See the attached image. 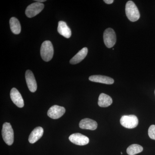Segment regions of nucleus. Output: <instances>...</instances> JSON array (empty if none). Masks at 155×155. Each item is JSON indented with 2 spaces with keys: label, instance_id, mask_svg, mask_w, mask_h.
I'll list each match as a JSON object with an SVG mask.
<instances>
[{
  "label": "nucleus",
  "instance_id": "nucleus-2",
  "mask_svg": "<svg viewBox=\"0 0 155 155\" xmlns=\"http://www.w3.org/2000/svg\"><path fill=\"white\" fill-rule=\"evenodd\" d=\"M54 47L51 42L46 41L42 44L40 53L42 59L46 62H48L52 59L54 55Z\"/></svg>",
  "mask_w": 155,
  "mask_h": 155
},
{
  "label": "nucleus",
  "instance_id": "nucleus-3",
  "mask_svg": "<svg viewBox=\"0 0 155 155\" xmlns=\"http://www.w3.org/2000/svg\"><path fill=\"white\" fill-rule=\"evenodd\" d=\"M2 135L6 144L9 146L13 144L14 141V132L10 123L5 122L3 124Z\"/></svg>",
  "mask_w": 155,
  "mask_h": 155
},
{
  "label": "nucleus",
  "instance_id": "nucleus-23",
  "mask_svg": "<svg viewBox=\"0 0 155 155\" xmlns=\"http://www.w3.org/2000/svg\"></svg>",
  "mask_w": 155,
  "mask_h": 155
},
{
  "label": "nucleus",
  "instance_id": "nucleus-19",
  "mask_svg": "<svg viewBox=\"0 0 155 155\" xmlns=\"http://www.w3.org/2000/svg\"><path fill=\"white\" fill-rule=\"evenodd\" d=\"M148 135L150 138L155 140V125L150 126L148 130Z\"/></svg>",
  "mask_w": 155,
  "mask_h": 155
},
{
  "label": "nucleus",
  "instance_id": "nucleus-5",
  "mask_svg": "<svg viewBox=\"0 0 155 155\" xmlns=\"http://www.w3.org/2000/svg\"><path fill=\"white\" fill-rule=\"evenodd\" d=\"M44 8V5L42 3L35 2L28 5L25 10V14L28 18L35 17L39 14Z\"/></svg>",
  "mask_w": 155,
  "mask_h": 155
},
{
  "label": "nucleus",
  "instance_id": "nucleus-17",
  "mask_svg": "<svg viewBox=\"0 0 155 155\" xmlns=\"http://www.w3.org/2000/svg\"><path fill=\"white\" fill-rule=\"evenodd\" d=\"M10 28L12 32L14 34H19L21 32V27L18 19L13 17L10 20Z\"/></svg>",
  "mask_w": 155,
  "mask_h": 155
},
{
  "label": "nucleus",
  "instance_id": "nucleus-8",
  "mask_svg": "<svg viewBox=\"0 0 155 155\" xmlns=\"http://www.w3.org/2000/svg\"><path fill=\"white\" fill-rule=\"evenodd\" d=\"M66 110L64 107L58 105L52 106L48 111V115L51 119H56L61 118L65 114Z\"/></svg>",
  "mask_w": 155,
  "mask_h": 155
},
{
  "label": "nucleus",
  "instance_id": "nucleus-21",
  "mask_svg": "<svg viewBox=\"0 0 155 155\" xmlns=\"http://www.w3.org/2000/svg\"><path fill=\"white\" fill-rule=\"evenodd\" d=\"M35 1L39 3L44 2H46L45 0H35Z\"/></svg>",
  "mask_w": 155,
  "mask_h": 155
},
{
  "label": "nucleus",
  "instance_id": "nucleus-1",
  "mask_svg": "<svg viewBox=\"0 0 155 155\" xmlns=\"http://www.w3.org/2000/svg\"><path fill=\"white\" fill-rule=\"evenodd\" d=\"M126 16L131 22H136L139 19L140 14L137 7L133 2L129 1L125 5Z\"/></svg>",
  "mask_w": 155,
  "mask_h": 155
},
{
  "label": "nucleus",
  "instance_id": "nucleus-9",
  "mask_svg": "<svg viewBox=\"0 0 155 155\" xmlns=\"http://www.w3.org/2000/svg\"><path fill=\"white\" fill-rule=\"evenodd\" d=\"M25 80L28 89L31 92H35L37 89V84L33 73L30 70H27L25 72Z\"/></svg>",
  "mask_w": 155,
  "mask_h": 155
},
{
  "label": "nucleus",
  "instance_id": "nucleus-10",
  "mask_svg": "<svg viewBox=\"0 0 155 155\" xmlns=\"http://www.w3.org/2000/svg\"><path fill=\"white\" fill-rule=\"evenodd\" d=\"M10 96L12 101L18 107L22 108L24 107V101L17 89L14 87L12 88L10 92Z\"/></svg>",
  "mask_w": 155,
  "mask_h": 155
},
{
  "label": "nucleus",
  "instance_id": "nucleus-20",
  "mask_svg": "<svg viewBox=\"0 0 155 155\" xmlns=\"http://www.w3.org/2000/svg\"><path fill=\"white\" fill-rule=\"evenodd\" d=\"M104 2L106 4L110 5V4H112L114 2V0H104Z\"/></svg>",
  "mask_w": 155,
  "mask_h": 155
},
{
  "label": "nucleus",
  "instance_id": "nucleus-4",
  "mask_svg": "<svg viewBox=\"0 0 155 155\" xmlns=\"http://www.w3.org/2000/svg\"><path fill=\"white\" fill-rule=\"evenodd\" d=\"M121 125L129 129H132L137 126L138 119L135 115H125L121 117L120 120Z\"/></svg>",
  "mask_w": 155,
  "mask_h": 155
},
{
  "label": "nucleus",
  "instance_id": "nucleus-6",
  "mask_svg": "<svg viewBox=\"0 0 155 155\" xmlns=\"http://www.w3.org/2000/svg\"><path fill=\"white\" fill-rule=\"evenodd\" d=\"M104 41L105 45L108 48L114 46L116 41V33L111 28L106 29L104 33Z\"/></svg>",
  "mask_w": 155,
  "mask_h": 155
},
{
  "label": "nucleus",
  "instance_id": "nucleus-15",
  "mask_svg": "<svg viewBox=\"0 0 155 155\" xmlns=\"http://www.w3.org/2000/svg\"><path fill=\"white\" fill-rule=\"evenodd\" d=\"M88 53L87 48H84L70 60V63L71 64H76L80 63L86 57Z\"/></svg>",
  "mask_w": 155,
  "mask_h": 155
},
{
  "label": "nucleus",
  "instance_id": "nucleus-18",
  "mask_svg": "<svg viewBox=\"0 0 155 155\" xmlns=\"http://www.w3.org/2000/svg\"><path fill=\"white\" fill-rule=\"evenodd\" d=\"M143 150V148L141 146L137 144H133L128 147L127 149V153L129 155H134L141 153Z\"/></svg>",
  "mask_w": 155,
  "mask_h": 155
},
{
  "label": "nucleus",
  "instance_id": "nucleus-12",
  "mask_svg": "<svg viewBox=\"0 0 155 155\" xmlns=\"http://www.w3.org/2000/svg\"><path fill=\"white\" fill-rule=\"evenodd\" d=\"M58 31L60 34L66 38H69L72 35L71 29L64 21H59L58 22Z\"/></svg>",
  "mask_w": 155,
  "mask_h": 155
},
{
  "label": "nucleus",
  "instance_id": "nucleus-13",
  "mask_svg": "<svg viewBox=\"0 0 155 155\" xmlns=\"http://www.w3.org/2000/svg\"><path fill=\"white\" fill-rule=\"evenodd\" d=\"M89 79L93 82H98L107 84H111L114 83V79L110 77L102 75H93L90 76Z\"/></svg>",
  "mask_w": 155,
  "mask_h": 155
},
{
  "label": "nucleus",
  "instance_id": "nucleus-16",
  "mask_svg": "<svg viewBox=\"0 0 155 155\" xmlns=\"http://www.w3.org/2000/svg\"><path fill=\"white\" fill-rule=\"evenodd\" d=\"M113 100L110 96L102 93L100 95L98 104L102 107H107L112 104Z\"/></svg>",
  "mask_w": 155,
  "mask_h": 155
},
{
  "label": "nucleus",
  "instance_id": "nucleus-11",
  "mask_svg": "<svg viewBox=\"0 0 155 155\" xmlns=\"http://www.w3.org/2000/svg\"><path fill=\"white\" fill-rule=\"evenodd\" d=\"M79 126L81 129L94 130L97 127V123L92 119L86 118L82 119L80 121Z\"/></svg>",
  "mask_w": 155,
  "mask_h": 155
},
{
  "label": "nucleus",
  "instance_id": "nucleus-14",
  "mask_svg": "<svg viewBox=\"0 0 155 155\" xmlns=\"http://www.w3.org/2000/svg\"><path fill=\"white\" fill-rule=\"evenodd\" d=\"M43 128L41 127H35L31 133L28 137V141L31 143H34L39 140L43 135Z\"/></svg>",
  "mask_w": 155,
  "mask_h": 155
},
{
  "label": "nucleus",
  "instance_id": "nucleus-22",
  "mask_svg": "<svg viewBox=\"0 0 155 155\" xmlns=\"http://www.w3.org/2000/svg\"><path fill=\"white\" fill-rule=\"evenodd\" d=\"M121 154H122V152H121Z\"/></svg>",
  "mask_w": 155,
  "mask_h": 155
},
{
  "label": "nucleus",
  "instance_id": "nucleus-7",
  "mask_svg": "<svg viewBox=\"0 0 155 155\" xmlns=\"http://www.w3.org/2000/svg\"><path fill=\"white\" fill-rule=\"evenodd\" d=\"M69 140L72 143L78 145H85L89 142L88 137L78 133L73 134L70 135L69 137Z\"/></svg>",
  "mask_w": 155,
  "mask_h": 155
}]
</instances>
